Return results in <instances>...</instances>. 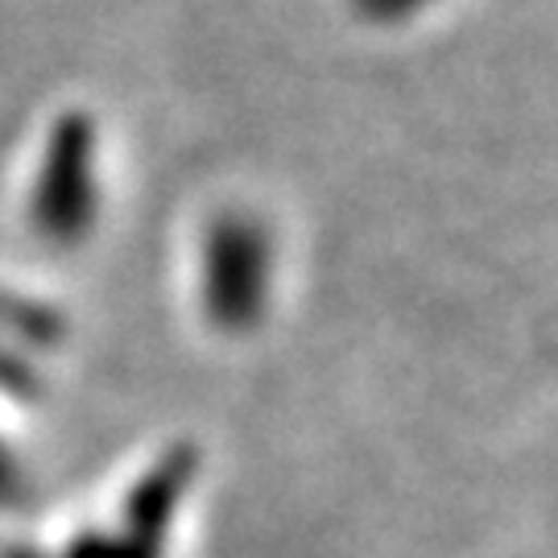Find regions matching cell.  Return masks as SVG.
Returning a JSON list of instances; mask_svg holds the SVG:
<instances>
[{
    "mask_svg": "<svg viewBox=\"0 0 558 558\" xmlns=\"http://www.w3.org/2000/svg\"><path fill=\"white\" fill-rule=\"evenodd\" d=\"M92 220V141L80 124H66L41 170L34 195V223L46 240H71Z\"/></svg>",
    "mask_w": 558,
    "mask_h": 558,
    "instance_id": "cell-1",
    "label": "cell"
},
{
    "mask_svg": "<svg viewBox=\"0 0 558 558\" xmlns=\"http://www.w3.org/2000/svg\"><path fill=\"white\" fill-rule=\"evenodd\" d=\"M13 484H17V476H13L9 459H4V451H0V497H9V493H13Z\"/></svg>",
    "mask_w": 558,
    "mask_h": 558,
    "instance_id": "cell-2",
    "label": "cell"
}]
</instances>
